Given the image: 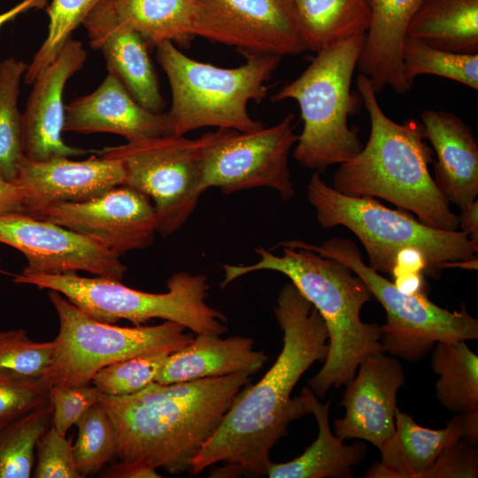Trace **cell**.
<instances>
[{"mask_svg":"<svg viewBox=\"0 0 478 478\" xmlns=\"http://www.w3.org/2000/svg\"><path fill=\"white\" fill-rule=\"evenodd\" d=\"M97 5L138 32L149 46L165 41L188 45L195 37V0H102Z\"/></svg>","mask_w":478,"mask_h":478,"instance_id":"cell-28","label":"cell"},{"mask_svg":"<svg viewBox=\"0 0 478 478\" xmlns=\"http://www.w3.org/2000/svg\"><path fill=\"white\" fill-rule=\"evenodd\" d=\"M478 442V412H458L446 427L433 429L417 424L408 413L395 412V431L379 448L381 460L366 478H424L442 452L456 440Z\"/></svg>","mask_w":478,"mask_h":478,"instance_id":"cell-19","label":"cell"},{"mask_svg":"<svg viewBox=\"0 0 478 478\" xmlns=\"http://www.w3.org/2000/svg\"><path fill=\"white\" fill-rule=\"evenodd\" d=\"M86 59L87 51L82 42L71 38L54 61L33 82V89L22 114V144L27 158L44 161L88 152L67 145L62 138L65 86L82 68Z\"/></svg>","mask_w":478,"mask_h":478,"instance_id":"cell-17","label":"cell"},{"mask_svg":"<svg viewBox=\"0 0 478 478\" xmlns=\"http://www.w3.org/2000/svg\"><path fill=\"white\" fill-rule=\"evenodd\" d=\"M250 383L245 374L169 384L154 382L129 396L102 394L98 404L113 423L120 461L179 474L189 470L238 393Z\"/></svg>","mask_w":478,"mask_h":478,"instance_id":"cell-2","label":"cell"},{"mask_svg":"<svg viewBox=\"0 0 478 478\" xmlns=\"http://www.w3.org/2000/svg\"><path fill=\"white\" fill-rule=\"evenodd\" d=\"M421 0H369L371 19L357 67L377 94L389 87L398 94L411 88L402 73V46L408 23Z\"/></svg>","mask_w":478,"mask_h":478,"instance_id":"cell-23","label":"cell"},{"mask_svg":"<svg viewBox=\"0 0 478 478\" xmlns=\"http://www.w3.org/2000/svg\"><path fill=\"white\" fill-rule=\"evenodd\" d=\"M102 0H52L47 12L50 18L48 35L27 64L24 80L33 84L41 73L54 61L71 39L72 33Z\"/></svg>","mask_w":478,"mask_h":478,"instance_id":"cell-34","label":"cell"},{"mask_svg":"<svg viewBox=\"0 0 478 478\" xmlns=\"http://www.w3.org/2000/svg\"><path fill=\"white\" fill-rule=\"evenodd\" d=\"M405 375L399 359L386 352L367 355L347 384L340 405L343 418L334 422L340 440L359 439L376 448L395 431L397 395Z\"/></svg>","mask_w":478,"mask_h":478,"instance_id":"cell-16","label":"cell"},{"mask_svg":"<svg viewBox=\"0 0 478 478\" xmlns=\"http://www.w3.org/2000/svg\"><path fill=\"white\" fill-rule=\"evenodd\" d=\"M459 227L475 244L478 245V201L460 209Z\"/></svg>","mask_w":478,"mask_h":478,"instance_id":"cell-43","label":"cell"},{"mask_svg":"<svg viewBox=\"0 0 478 478\" xmlns=\"http://www.w3.org/2000/svg\"><path fill=\"white\" fill-rule=\"evenodd\" d=\"M63 131L112 133L127 142L172 135L167 113L143 107L111 73L96 90L65 105Z\"/></svg>","mask_w":478,"mask_h":478,"instance_id":"cell-20","label":"cell"},{"mask_svg":"<svg viewBox=\"0 0 478 478\" xmlns=\"http://www.w3.org/2000/svg\"><path fill=\"white\" fill-rule=\"evenodd\" d=\"M300 396L317 421L318 436L300 456L285 463L272 462L266 475L269 478L353 477L352 468L366 458V444L355 442L346 445L333 434L328 416L330 400L320 403L309 387H305Z\"/></svg>","mask_w":478,"mask_h":478,"instance_id":"cell-25","label":"cell"},{"mask_svg":"<svg viewBox=\"0 0 478 478\" xmlns=\"http://www.w3.org/2000/svg\"><path fill=\"white\" fill-rule=\"evenodd\" d=\"M49 400V385L42 378L0 375V428Z\"/></svg>","mask_w":478,"mask_h":478,"instance_id":"cell-37","label":"cell"},{"mask_svg":"<svg viewBox=\"0 0 478 478\" xmlns=\"http://www.w3.org/2000/svg\"><path fill=\"white\" fill-rule=\"evenodd\" d=\"M54 342H34L26 330L0 331V375L42 378L50 366Z\"/></svg>","mask_w":478,"mask_h":478,"instance_id":"cell-36","label":"cell"},{"mask_svg":"<svg viewBox=\"0 0 478 478\" xmlns=\"http://www.w3.org/2000/svg\"><path fill=\"white\" fill-rule=\"evenodd\" d=\"M406 35L445 51L478 54V0H421Z\"/></svg>","mask_w":478,"mask_h":478,"instance_id":"cell-27","label":"cell"},{"mask_svg":"<svg viewBox=\"0 0 478 478\" xmlns=\"http://www.w3.org/2000/svg\"><path fill=\"white\" fill-rule=\"evenodd\" d=\"M15 283L30 284L40 289L56 290L91 318L115 324L127 320L135 326L151 319L181 324L197 335H221L227 330V319L210 306L206 298V276L184 271L166 281L165 293H149L129 288L104 277H83L77 273L56 275L14 274Z\"/></svg>","mask_w":478,"mask_h":478,"instance_id":"cell-8","label":"cell"},{"mask_svg":"<svg viewBox=\"0 0 478 478\" xmlns=\"http://www.w3.org/2000/svg\"><path fill=\"white\" fill-rule=\"evenodd\" d=\"M393 279L395 286L403 292L426 294L424 274L421 273H402L393 276Z\"/></svg>","mask_w":478,"mask_h":478,"instance_id":"cell-44","label":"cell"},{"mask_svg":"<svg viewBox=\"0 0 478 478\" xmlns=\"http://www.w3.org/2000/svg\"><path fill=\"white\" fill-rule=\"evenodd\" d=\"M306 50L320 52L366 34L369 0H288Z\"/></svg>","mask_w":478,"mask_h":478,"instance_id":"cell-26","label":"cell"},{"mask_svg":"<svg viewBox=\"0 0 478 478\" xmlns=\"http://www.w3.org/2000/svg\"><path fill=\"white\" fill-rule=\"evenodd\" d=\"M35 478H82L73 454L72 440L52 425L39 438L35 448Z\"/></svg>","mask_w":478,"mask_h":478,"instance_id":"cell-38","label":"cell"},{"mask_svg":"<svg viewBox=\"0 0 478 478\" xmlns=\"http://www.w3.org/2000/svg\"><path fill=\"white\" fill-rule=\"evenodd\" d=\"M169 354L153 352L114 362L101 368L91 382L104 395L122 397L137 393L155 382Z\"/></svg>","mask_w":478,"mask_h":478,"instance_id":"cell-35","label":"cell"},{"mask_svg":"<svg viewBox=\"0 0 478 478\" xmlns=\"http://www.w3.org/2000/svg\"><path fill=\"white\" fill-rule=\"evenodd\" d=\"M101 477L108 478H160L155 468L140 464L119 461L102 474Z\"/></svg>","mask_w":478,"mask_h":478,"instance_id":"cell-42","label":"cell"},{"mask_svg":"<svg viewBox=\"0 0 478 478\" xmlns=\"http://www.w3.org/2000/svg\"><path fill=\"white\" fill-rule=\"evenodd\" d=\"M282 330V347L275 362L255 384L236 396L214 434L193 459L189 473L224 462L237 475H266L270 453L289 425L306 414L301 396L291 397L302 375L328 353V334L315 307L289 282L274 307Z\"/></svg>","mask_w":478,"mask_h":478,"instance_id":"cell-1","label":"cell"},{"mask_svg":"<svg viewBox=\"0 0 478 478\" xmlns=\"http://www.w3.org/2000/svg\"><path fill=\"white\" fill-rule=\"evenodd\" d=\"M35 218L83 235L119 257L148 247L157 232L150 198L125 185L86 201L50 205Z\"/></svg>","mask_w":478,"mask_h":478,"instance_id":"cell-15","label":"cell"},{"mask_svg":"<svg viewBox=\"0 0 478 478\" xmlns=\"http://www.w3.org/2000/svg\"><path fill=\"white\" fill-rule=\"evenodd\" d=\"M401 58L403 77L411 89L417 76L430 74L478 89V54L445 51L406 35Z\"/></svg>","mask_w":478,"mask_h":478,"instance_id":"cell-32","label":"cell"},{"mask_svg":"<svg viewBox=\"0 0 478 478\" xmlns=\"http://www.w3.org/2000/svg\"><path fill=\"white\" fill-rule=\"evenodd\" d=\"M124 172L117 160L91 156L73 161L66 157L34 161L24 157L14 181L22 190L27 215L62 203L94 198L122 185Z\"/></svg>","mask_w":478,"mask_h":478,"instance_id":"cell-18","label":"cell"},{"mask_svg":"<svg viewBox=\"0 0 478 478\" xmlns=\"http://www.w3.org/2000/svg\"><path fill=\"white\" fill-rule=\"evenodd\" d=\"M27 68V64L14 58L0 62V171L12 181L25 157L18 100Z\"/></svg>","mask_w":478,"mask_h":478,"instance_id":"cell-30","label":"cell"},{"mask_svg":"<svg viewBox=\"0 0 478 478\" xmlns=\"http://www.w3.org/2000/svg\"><path fill=\"white\" fill-rule=\"evenodd\" d=\"M366 34L320 51L294 81L272 96L273 102L296 100L304 122L293 158L304 168L324 171L356 156L363 148L350 116L363 104L351 82Z\"/></svg>","mask_w":478,"mask_h":478,"instance_id":"cell-5","label":"cell"},{"mask_svg":"<svg viewBox=\"0 0 478 478\" xmlns=\"http://www.w3.org/2000/svg\"><path fill=\"white\" fill-rule=\"evenodd\" d=\"M155 47L172 91L167 112L172 135L184 136L206 127L238 132L264 127L250 115L248 104L266 96V82L277 68L280 56L244 53L243 65L224 68L189 58L169 41Z\"/></svg>","mask_w":478,"mask_h":478,"instance_id":"cell-7","label":"cell"},{"mask_svg":"<svg viewBox=\"0 0 478 478\" xmlns=\"http://www.w3.org/2000/svg\"><path fill=\"white\" fill-rule=\"evenodd\" d=\"M356 85L370 119V135L356 156L340 164L332 187L351 197L382 198L412 212L427 226L457 230L459 215L451 210L428 169L434 151L421 122L389 119L364 74L359 73Z\"/></svg>","mask_w":478,"mask_h":478,"instance_id":"cell-4","label":"cell"},{"mask_svg":"<svg viewBox=\"0 0 478 478\" xmlns=\"http://www.w3.org/2000/svg\"><path fill=\"white\" fill-rule=\"evenodd\" d=\"M430 352L438 402L455 413L478 412V356L465 341L437 342Z\"/></svg>","mask_w":478,"mask_h":478,"instance_id":"cell-29","label":"cell"},{"mask_svg":"<svg viewBox=\"0 0 478 478\" xmlns=\"http://www.w3.org/2000/svg\"><path fill=\"white\" fill-rule=\"evenodd\" d=\"M277 246L309 249L348 266L359 276L386 312V323L380 326L381 343L386 353L398 359L418 362L437 342L478 339V320L467 312L466 305L450 311L434 304L427 294L401 291L366 265L357 244L348 238L333 237L320 245L289 240Z\"/></svg>","mask_w":478,"mask_h":478,"instance_id":"cell-9","label":"cell"},{"mask_svg":"<svg viewBox=\"0 0 478 478\" xmlns=\"http://www.w3.org/2000/svg\"><path fill=\"white\" fill-rule=\"evenodd\" d=\"M274 255L259 246L258 261L251 265H224V288L239 277L257 271H274L287 276L315 307L328 334V353L320 370L309 380L312 392L324 397L331 389L347 385L362 360L374 352H386L381 328L366 323L360 312L372 294L348 266L302 247L283 246Z\"/></svg>","mask_w":478,"mask_h":478,"instance_id":"cell-3","label":"cell"},{"mask_svg":"<svg viewBox=\"0 0 478 478\" xmlns=\"http://www.w3.org/2000/svg\"><path fill=\"white\" fill-rule=\"evenodd\" d=\"M193 35L243 53L281 57L307 50L285 0H195Z\"/></svg>","mask_w":478,"mask_h":478,"instance_id":"cell-13","label":"cell"},{"mask_svg":"<svg viewBox=\"0 0 478 478\" xmlns=\"http://www.w3.org/2000/svg\"><path fill=\"white\" fill-rule=\"evenodd\" d=\"M421 124L436 155V187L459 209L471 204L478 196V143L472 129L455 114L439 110H425Z\"/></svg>","mask_w":478,"mask_h":478,"instance_id":"cell-22","label":"cell"},{"mask_svg":"<svg viewBox=\"0 0 478 478\" xmlns=\"http://www.w3.org/2000/svg\"><path fill=\"white\" fill-rule=\"evenodd\" d=\"M294 114L280 122L251 132L218 128L204 150L202 177L204 191L218 188L231 194L253 188H269L282 200L296 193L289 155L298 135L294 133Z\"/></svg>","mask_w":478,"mask_h":478,"instance_id":"cell-12","label":"cell"},{"mask_svg":"<svg viewBox=\"0 0 478 478\" xmlns=\"http://www.w3.org/2000/svg\"><path fill=\"white\" fill-rule=\"evenodd\" d=\"M0 264H1V259H0ZM0 272H1V267H0Z\"/></svg>","mask_w":478,"mask_h":478,"instance_id":"cell-46","label":"cell"},{"mask_svg":"<svg viewBox=\"0 0 478 478\" xmlns=\"http://www.w3.org/2000/svg\"><path fill=\"white\" fill-rule=\"evenodd\" d=\"M477 476V443L461 437L442 452L424 478H476Z\"/></svg>","mask_w":478,"mask_h":478,"instance_id":"cell-40","label":"cell"},{"mask_svg":"<svg viewBox=\"0 0 478 478\" xmlns=\"http://www.w3.org/2000/svg\"><path fill=\"white\" fill-rule=\"evenodd\" d=\"M267 360L263 351L254 349L251 338L200 334L188 345L168 355L155 382L169 384L238 374L251 376Z\"/></svg>","mask_w":478,"mask_h":478,"instance_id":"cell-24","label":"cell"},{"mask_svg":"<svg viewBox=\"0 0 478 478\" xmlns=\"http://www.w3.org/2000/svg\"><path fill=\"white\" fill-rule=\"evenodd\" d=\"M49 400L0 428V478H29L35 463V448L51 422Z\"/></svg>","mask_w":478,"mask_h":478,"instance_id":"cell-31","label":"cell"},{"mask_svg":"<svg viewBox=\"0 0 478 478\" xmlns=\"http://www.w3.org/2000/svg\"><path fill=\"white\" fill-rule=\"evenodd\" d=\"M49 0H22L8 11L0 12V29L17 16L32 9H43Z\"/></svg>","mask_w":478,"mask_h":478,"instance_id":"cell-45","label":"cell"},{"mask_svg":"<svg viewBox=\"0 0 478 478\" xmlns=\"http://www.w3.org/2000/svg\"><path fill=\"white\" fill-rule=\"evenodd\" d=\"M90 46L100 50L109 73L117 77L134 99L145 109L159 112L165 102L145 39L96 5L84 19Z\"/></svg>","mask_w":478,"mask_h":478,"instance_id":"cell-21","label":"cell"},{"mask_svg":"<svg viewBox=\"0 0 478 478\" xmlns=\"http://www.w3.org/2000/svg\"><path fill=\"white\" fill-rule=\"evenodd\" d=\"M0 243L26 257L25 274L56 275L78 271L122 281L127 266L96 241L46 220L24 213L0 216Z\"/></svg>","mask_w":478,"mask_h":478,"instance_id":"cell-14","label":"cell"},{"mask_svg":"<svg viewBox=\"0 0 478 478\" xmlns=\"http://www.w3.org/2000/svg\"><path fill=\"white\" fill-rule=\"evenodd\" d=\"M212 132L196 139L167 135L105 147L97 154L120 163L122 185L154 202L157 232L168 236L180 229L204 192L202 156Z\"/></svg>","mask_w":478,"mask_h":478,"instance_id":"cell-11","label":"cell"},{"mask_svg":"<svg viewBox=\"0 0 478 478\" xmlns=\"http://www.w3.org/2000/svg\"><path fill=\"white\" fill-rule=\"evenodd\" d=\"M59 320L51 363L42 379L49 386L90 384L94 375L114 362L153 352H173L193 336L179 323L119 327L98 321L62 294L49 290Z\"/></svg>","mask_w":478,"mask_h":478,"instance_id":"cell-10","label":"cell"},{"mask_svg":"<svg viewBox=\"0 0 478 478\" xmlns=\"http://www.w3.org/2000/svg\"><path fill=\"white\" fill-rule=\"evenodd\" d=\"M78 435L73 445L76 468L81 477L93 476L116 456L117 438L107 412L98 404L89 407L75 424Z\"/></svg>","mask_w":478,"mask_h":478,"instance_id":"cell-33","label":"cell"},{"mask_svg":"<svg viewBox=\"0 0 478 478\" xmlns=\"http://www.w3.org/2000/svg\"><path fill=\"white\" fill-rule=\"evenodd\" d=\"M26 213L24 196L19 186L0 171V216Z\"/></svg>","mask_w":478,"mask_h":478,"instance_id":"cell-41","label":"cell"},{"mask_svg":"<svg viewBox=\"0 0 478 478\" xmlns=\"http://www.w3.org/2000/svg\"><path fill=\"white\" fill-rule=\"evenodd\" d=\"M288 3V0H285Z\"/></svg>","mask_w":478,"mask_h":478,"instance_id":"cell-47","label":"cell"},{"mask_svg":"<svg viewBox=\"0 0 478 478\" xmlns=\"http://www.w3.org/2000/svg\"><path fill=\"white\" fill-rule=\"evenodd\" d=\"M307 197L320 226L351 230L363 244L368 266L378 273L391 274L405 250L419 251L430 275L455 263L477 259L478 245L463 232L427 226L374 197L344 195L326 183L319 173L310 178Z\"/></svg>","mask_w":478,"mask_h":478,"instance_id":"cell-6","label":"cell"},{"mask_svg":"<svg viewBox=\"0 0 478 478\" xmlns=\"http://www.w3.org/2000/svg\"><path fill=\"white\" fill-rule=\"evenodd\" d=\"M102 392L90 384L78 386H49L51 405V425L63 436L75 425L83 413L98 403Z\"/></svg>","mask_w":478,"mask_h":478,"instance_id":"cell-39","label":"cell"}]
</instances>
